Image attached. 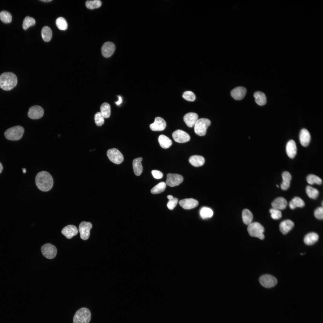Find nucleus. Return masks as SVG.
<instances>
[{
  "instance_id": "58836bf2",
  "label": "nucleus",
  "mask_w": 323,
  "mask_h": 323,
  "mask_svg": "<svg viewBox=\"0 0 323 323\" xmlns=\"http://www.w3.org/2000/svg\"><path fill=\"white\" fill-rule=\"evenodd\" d=\"M12 16L9 12L2 11L0 12V19L3 22L9 23L12 21Z\"/></svg>"
},
{
  "instance_id": "4be33fe9",
  "label": "nucleus",
  "mask_w": 323,
  "mask_h": 323,
  "mask_svg": "<svg viewBox=\"0 0 323 323\" xmlns=\"http://www.w3.org/2000/svg\"><path fill=\"white\" fill-rule=\"evenodd\" d=\"M297 150L295 141L292 140L289 141L286 146V151L289 157L291 159L294 158L296 154Z\"/></svg>"
},
{
  "instance_id": "7c9ffc66",
  "label": "nucleus",
  "mask_w": 323,
  "mask_h": 323,
  "mask_svg": "<svg viewBox=\"0 0 323 323\" xmlns=\"http://www.w3.org/2000/svg\"><path fill=\"white\" fill-rule=\"evenodd\" d=\"M305 205L304 201L298 197H295L290 202L289 206L290 208L293 209L296 207L302 208Z\"/></svg>"
},
{
  "instance_id": "4468645a",
  "label": "nucleus",
  "mask_w": 323,
  "mask_h": 323,
  "mask_svg": "<svg viewBox=\"0 0 323 323\" xmlns=\"http://www.w3.org/2000/svg\"><path fill=\"white\" fill-rule=\"evenodd\" d=\"M115 49V45L114 43L109 41L106 42L103 44L101 48L102 54L105 57H109L113 54Z\"/></svg>"
},
{
  "instance_id": "ea45409f",
  "label": "nucleus",
  "mask_w": 323,
  "mask_h": 323,
  "mask_svg": "<svg viewBox=\"0 0 323 323\" xmlns=\"http://www.w3.org/2000/svg\"><path fill=\"white\" fill-rule=\"evenodd\" d=\"M35 20L33 18L26 16L24 19L22 24V28L25 30H26L29 27L34 25Z\"/></svg>"
},
{
  "instance_id": "bb28decb",
  "label": "nucleus",
  "mask_w": 323,
  "mask_h": 323,
  "mask_svg": "<svg viewBox=\"0 0 323 323\" xmlns=\"http://www.w3.org/2000/svg\"><path fill=\"white\" fill-rule=\"evenodd\" d=\"M319 239V236L314 232H310L307 234L304 238V243L307 245H313Z\"/></svg>"
},
{
  "instance_id": "39448f33",
  "label": "nucleus",
  "mask_w": 323,
  "mask_h": 323,
  "mask_svg": "<svg viewBox=\"0 0 323 323\" xmlns=\"http://www.w3.org/2000/svg\"><path fill=\"white\" fill-rule=\"evenodd\" d=\"M247 231L249 235L252 237H258L260 240H263L264 238L263 234L264 228L258 222H254L251 223L248 226Z\"/></svg>"
},
{
  "instance_id": "09e8293b",
  "label": "nucleus",
  "mask_w": 323,
  "mask_h": 323,
  "mask_svg": "<svg viewBox=\"0 0 323 323\" xmlns=\"http://www.w3.org/2000/svg\"><path fill=\"white\" fill-rule=\"evenodd\" d=\"M118 101L115 102L116 104L117 105H120L122 102V99L121 97L120 96H118Z\"/></svg>"
},
{
  "instance_id": "412c9836",
  "label": "nucleus",
  "mask_w": 323,
  "mask_h": 323,
  "mask_svg": "<svg viewBox=\"0 0 323 323\" xmlns=\"http://www.w3.org/2000/svg\"><path fill=\"white\" fill-rule=\"evenodd\" d=\"M287 202L286 200L282 197H279L275 199L271 203L273 208L279 210L285 209L287 206Z\"/></svg>"
},
{
  "instance_id": "cd10ccee",
  "label": "nucleus",
  "mask_w": 323,
  "mask_h": 323,
  "mask_svg": "<svg viewBox=\"0 0 323 323\" xmlns=\"http://www.w3.org/2000/svg\"><path fill=\"white\" fill-rule=\"evenodd\" d=\"M158 140L160 146L164 149L169 148L172 144L171 140L164 135H160L158 137Z\"/></svg>"
},
{
  "instance_id": "20e7f679",
  "label": "nucleus",
  "mask_w": 323,
  "mask_h": 323,
  "mask_svg": "<svg viewBox=\"0 0 323 323\" xmlns=\"http://www.w3.org/2000/svg\"><path fill=\"white\" fill-rule=\"evenodd\" d=\"M24 131V129L22 127L16 126L7 129L4 133V135L8 140H18L22 137Z\"/></svg>"
},
{
  "instance_id": "72a5a7b5",
  "label": "nucleus",
  "mask_w": 323,
  "mask_h": 323,
  "mask_svg": "<svg viewBox=\"0 0 323 323\" xmlns=\"http://www.w3.org/2000/svg\"><path fill=\"white\" fill-rule=\"evenodd\" d=\"M166 186V183L164 182H161L154 187L151 189V192L153 194L160 193L164 191Z\"/></svg>"
},
{
  "instance_id": "f257e3e1",
  "label": "nucleus",
  "mask_w": 323,
  "mask_h": 323,
  "mask_svg": "<svg viewBox=\"0 0 323 323\" xmlns=\"http://www.w3.org/2000/svg\"><path fill=\"white\" fill-rule=\"evenodd\" d=\"M35 182L39 189L43 191H49L53 185V180L51 176L48 172L44 171L37 174Z\"/></svg>"
},
{
  "instance_id": "c756f323",
  "label": "nucleus",
  "mask_w": 323,
  "mask_h": 323,
  "mask_svg": "<svg viewBox=\"0 0 323 323\" xmlns=\"http://www.w3.org/2000/svg\"><path fill=\"white\" fill-rule=\"evenodd\" d=\"M242 218L243 223L245 225H249L252 223L253 218V214L249 210L245 209L242 212Z\"/></svg>"
},
{
  "instance_id": "423d86ee",
  "label": "nucleus",
  "mask_w": 323,
  "mask_h": 323,
  "mask_svg": "<svg viewBox=\"0 0 323 323\" xmlns=\"http://www.w3.org/2000/svg\"><path fill=\"white\" fill-rule=\"evenodd\" d=\"M211 124V121L207 118H202L198 119L194 126L195 133L200 136L205 135L207 128Z\"/></svg>"
},
{
  "instance_id": "a211bd4d",
  "label": "nucleus",
  "mask_w": 323,
  "mask_h": 323,
  "mask_svg": "<svg viewBox=\"0 0 323 323\" xmlns=\"http://www.w3.org/2000/svg\"><path fill=\"white\" fill-rule=\"evenodd\" d=\"M78 230L76 226L73 225H68L65 227L61 231L62 234L67 239H70L78 233Z\"/></svg>"
},
{
  "instance_id": "473e14b6",
  "label": "nucleus",
  "mask_w": 323,
  "mask_h": 323,
  "mask_svg": "<svg viewBox=\"0 0 323 323\" xmlns=\"http://www.w3.org/2000/svg\"><path fill=\"white\" fill-rule=\"evenodd\" d=\"M100 112L104 118H109L110 115V106L106 103H103L100 107Z\"/></svg>"
},
{
  "instance_id": "4c0bfd02",
  "label": "nucleus",
  "mask_w": 323,
  "mask_h": 323,
  "mask_svg": "<svg viewBox=\"0 0 323 323\" xmlns=\"http://www.w3.org/2000/svg\"><path fill=\"white\" fill-rule=\"evenodd\" d=\"M306 179L308 183L310 185H313L315 183L321 185L322 183V179L314 174L309 175L307 176Z\"/></svg>"
},
{
  "instance_id": "6e6d98bb",
  "label": "nucleus",
  "mask_w": 323,
  "mask_h": 323,
  "mask_svg": "<svg viewBox=\"0 0 323 323\" xmlns=\"http://www.w3.org/2000/svg\"><path fill=\"white\" fill-rule=\"evenodd\" d=\"M322 206H323V202H322Z\"/></svg>"
},
{
  "instance_id": "9d476101",
  "label": "nucleus",
  "mask_w": 323,
  "mask_h": 323,
  "mask_svg": "<svg viewBox=\"0 0 323 323\" xmlns=\"http://www.w3.org/2000/svg\"><path fill=\"white\" fill-rule=\"evenodd\" d=\"M92 227L90 222L83 221L79 225V231L81 238L84 240H87L90 235V231Z\"/></svg>"
},
{
  "instance_id": "6ab92c4d",
  "label": "nucleus",
  "mask_w": 323,
  "mask_h": 323,
  "mask_svg": "<svg viewBox=\"0 0 323 323\" xmlns=\"http://www.w3.org/2000/svg\"><path fill=\"white\" fill-rule=\"evenodd\" d=\"M246 88L238 86L233 89L231 92L232 97L236 100H241L245 97L246 93Z\"/></svg>"
},
{
  "instance_id": "a19ab883",
  "label": "nucleus",
  "mask_w": 323,
  "mask_h": 323,
  "mask_svg": "<svg viewBox=\"0 0 323 323\" xmlns=\"http://www.w3.org/2000/svg\"><path fill=\"white\" fill-rule=\"evenodd\" d=\"M56 24L57 27L60 30H65L68 27L66 20L62 17H59L56 19Z\"/></svg>"
},
{
  "instance_id": "ddd939ff",
  "label": "nucleus",
  "mask_w": 323,
  "mask_h": 323,
  "mask_svg": "<svg viewBox=\"0 0 323 323\" xmlns=\"http://www.w3.org/2000/svg\"><path fill=\"white\" fill-rule=\"evenodd\" d=\"M44 111L41 106L35 105L31 107L28 113V117L33 119H37L42 117Z\"/></svg>"
},
{
  "instance_id": "a18cd8bd",
  "label": "nucleus",
  "mask_w": 323,
  "mask_h": 323,
  "mask_svg": "<svg viewBox=\"0 0 323 323\" xmlns=\"http://www.w3.org/2000/svg\"><path fill=\"white\" fill-rule=\"evenodd\" d=\"M178 201V199L175 197H173L169 200L167 204V206L169 209L173 210L177 205Z\"/></svg>"
},
{
  "instance_id": "de8ad7c7",
  "label": "nucleus",
  "mask_w": 323,
  "mask_h": 323,
  "mask_svg": "<svg viewBox=\"0 0 323 323\" xmlns=\"http://www.w3.org/2000/svg\"><path fill=\"white\" fill-rule=\"evenodd\" d=\"M151 173L153 177L156 179H160L163 176L162 173L159 170H153L151 171Z\"/></svg>"
},
{
  "instance_id": "5fc2aeb1",
  "label": "nucleus",
  "mask_w": 323,
  "mask_h": 323,
  "mask_svg": "<svg viewBox=\"0 0 323 323\" xmlns=\"http://www.w3.org/2000/svg\"><path fill=\"white\" fill-rule=\"evenodd\" d=\"M276 186L278 187H279L278 186V185H276Z\"/></svg>"
},
{
  "instance_id": "9b49d317",
  "label": "nucleus",
  "mask_w": 323,
  "mask_h": 323,
  "mask_svg": "<svg viewBox=\"0 0 323 323\" xmlns=\"http://www.w3.org/2000/svg\"><path fill=\"white\" fill-rule=\"evenodd\" d=\"M183 180V176L179 174L168 173L167 175L166 183L169 186L173 187L179 185Z\"/></svg>"
},
{
  "instance_id": "f704fd0d",
  "label": "nucleus",
  "mask_w": 323,
  "mask_h": 323,
  "mask_svg": "<svg viewBox=\"0 0 323 323\" xmlns=\"http://www.w3.org/2000/svg\"><path fill=\"white\" fill-rule=\"evenodd\" d=\"M306 191L307 194L310 198L315 199L317 198L319 195L318 190L311 186H307Z\"/></svg>"
},
{
  "instance_id": "c85d7f7f",
  "label": "nucleus",
  "mask_w": 323,
  "mask_h": 323,
  "mask_svg": "<svg viewBox=\"0 0 323 323\" xmlns=\"http://www.w3.org/2000/svg\"><path fill=\"white\" fill-rule=\"evenodd\" d=\"M254 97L256 103L259 105L263 106L266 102V98L265 94L261 92L258 91L255 93Z\"/></svg>"
},
{
  "instance_id": "c9c22d12",
  "label": "nucleus",
  "mask_w": 323,
  "mask_h": 323,
  "mask_svg": "<svg viewBox=\"0 0 323 323\" xmlns=\"http://www.w3.org/2000/svg\"><path fill=\"white\" fill-rule=\"evenodd\" d=\"M85 4L87 8L92 10L100 7L102 2L100 0H88L86 1Z\"/></svg>"
},
{
  "instance_id": "aec40b11",
  "label": "nucleus",
  "mask_w": 323,
  "mask_h": 323,
  "mask_svg": "<svg viewBox=\"0 0 323 323\" xmlns=\"http://www.w3.org/2000/svg\"><path fill=\"white\" fill-rule=\"evenodd\" d=\"M299 138L301 145L306 147L308 145L310 140V133L306 129H303L300 131Z\"/></svg>"
},
{
  "instance_id": "a878e982",
  "label": "nucleus",
  "mask_w": 323,
  "mask_h": 323,
  "mask_svg": "<svg viewBox=\"0 0 323 323\" xmlns=\"http://www.w3.org/2000/svg\"><path fill=\"white\" fill-rule=\"evenodd\" d=\"M142 157L134 159L132 162L133 168L135 174L137 176H140L143 171V167L141 163Z\"/></svg>"
},
{
  "instance_id": "603ef678",
  "label": "nucleus",
  "mask_w": 323,
  "mask_h": 323,
  "mask_svg": "<svg viewBox=\"0 0 323 323\" xmlns=\"http://www.w3.org/2000/svg\"><path fill=\"white\" fill-rule=\"evenodd\" d=\"M167 197L169 200H170L173 197L171 195H168L167 196Z\"/></svg>"
},
{
  "instance_id": "dca6fc26",
  "label": "nucleus",
  "mask_w": 323,
  "mask_h": 323,
  "mask_svg": "<svg viewBox=\"0 0 323 323\" xmlns=\"http://www.w3.org/2000/svg\"><path fill=\"white\" fill-rule=\"evenodd\" d=\"M179 205L185 209H190L196 207L198 205L197 200L192 198H186L180 200Z\"/></svg>"
},
{
  "instance_id": "f03ea898",
  "label": "nucleus",
  "mask_w": 323,
  "mask_h": 323,
  "mask_svg": "<svg viewBox=\"0 0 323 323\" xmlns=\"http://www.w3.org/2000/svg\"><path fill=\"white\" fill-rule=\"evenodd\" d=\"M17 83L16 75L11 72H6L0 75V87L5 91H9L15 87Z\"/></svg>"
},
{
  "instance_id": "1a4fd4ad",
  "label": "nucleus",
  "mask_w": 323,
  "mask_h": 323,
  "mask_svg": "<svg viewBox=\"0 0 323 323\" xmlns=\"http://www.w3.org/2000/svg\"><path fill=\"white\" fill-rule=\"evenodd\" d=\"M259 281L263 287L266 288L272 287L277 283V279L275 277L268 274L261 276L259 279Z\"/></svg>"
},
{
  "instance_id": "79ce46f5",
  "label": "nucleus",
  "mask_w": 323,
  "mask_h": 323,
  "mask_svg": "<svg viewBox=\"0 0 323 323\" xmlns=\"http://www.w3.org/2000/svg\"><path fill=\"white\" fill-rule=\"evenodd\" d=\"M182 97L185 100L189 101H193L196 98L194 94L191 91H187L184 92Z\"/></svg>"
},
{
  "instance_id": "864d4df0",
  "label": "nucleus",
  "mask_w": 323,
  "mask_h": 323,
  "mask_svg": "<svg viewBox=\"0 0 323 323\" xmlns=\"http://www.w3.org/2000/svg\"><path fill=\"white\" fill-rule=\"evenodd\" d=\"M22 172H23V173H26V169L25 168H22Z\"/></svg>"
},
{
  "instance_id": "f8f14e48",
  "label": "nucleus",
  "mask_w": 323,
  "mask_h": 323,
  "mask_svg": "<svg viewBox=\"0 0 323 323\" xmlns=\"http://www.w3.org/2000/svg\"><path fill=\"white\" fill-rule=\"evenodd\" d=\"M172 136L174 140L179 143H184L189 141L190 139L189 135L185 131L177 129L172 133Z\"/></svg>"
},
{
  "instance_id": "2eb2a0df",
  "label": "nucleus",
  "mask_w": 323,
  "mask_h": 323,
  "mask_svg": "<svg viewBox=\"0 0 323 323\" xmlns=\"http://www.w3.org/2000/svg\"><path fill=\"white\" fill-rule=\"evenodd\" d=\"M166 123L164 120L160 117H156L153 123L150 125V129L153 131H162L166 128Z\"/></svg>"
},
{
  "instance_id": "49530a36",
  "label": "nucleus",
  "mask_w": 323,
  "mask_h": 323,
  "mask_svg": "<svg viewBox=\"0 0 323 323\" xmlns=\"http://www.w3.org/2000/svg\"><path fill=\"white\" fill-rule=\"evenodd\" d=\"M314 215L316 218L322 220L323 218V207H319L317 208L314 211Z\"/></svg>"
},
{
  "instance_id": "e433bc0d",
  "label": "nucleus",
  "mask_w": 323,
  "mask_h": 323,
  "mask_svg": "<svg viewBox=\"0 0 323 323\" xmlns=\"http://www.w3.org/2000/svg\"><path fill=\"white\" fill-rule=\"evenodd\" d=\"M213 214V211L211 208L207 207H203L200 211V216L203 219L211 217Z\"/></svg>"
},
{
  "instance_id": "7ed1b4c3",
  "label": "nucleus",
  "mask_w": 323,
  "mask_h": 323,
  "mask_svg": "<svg viewBox=\"0 0 323 323\" xmlns=\"http://www.w3.org/2000/svg\"><path fill=\"white\" fill-rule=\"evenodd\" d=\"M91 319L89 310L86 307H82L75 313L73 319V323H89Z\"/></svg>"
},
{
  "instance_id": "f3484780",
  "label": "nucleus",
  "mask_w": 323,
  "mask_h": 323,
  "mask_svg": "<svg viewBox=\"0 0 323 323\" xmlns=\"http://www.w3.org/2000/svg\"><path fill=\"white\" fill-rule=\"evenodd\" d=\"M198 116L195 112H190L185 115L183 117L184 122L189 127H192L194 126L198 119Z\"/></svg>"
},
{
  "instance_id": "2f4dec72",
  "label": "nucleus",
  "mask_w": 323,
  "mask_h": 323,
  "mask_svg": "<svg viewBox=\"0 0 323 323\" xmlns=\"http://www.w3.org/2000/svg\"><path fill=\"white\" fill-rule=\"evenodd\" d=\"M41 34L44 41L48 42L51 40L52 33L51 29L49 27L45 26L42 28Z\"/></svg>"
},
{
  "instance_id": "0eeeda50",
  "label": "nucleus",
  "mask_w": 323,
  "mask_h": 323,
  "mask_svg": "<svg viewBox=\"0 0 323 323\" xmlns=\"http://www.w3.org/2000/svg\"><path fill=\"white\" fill-rule=\"evenodd\" d=\"M107 154L110 161L115 164H119L122 163L124 160V157L122 153L116 148L108 150Z\"/></svg>"
},
{
  "instance_id": "3c124183",
  "label": "nucleus",
  "mask_w": 323,
  "mask_h": 323,
  "mask_svg": "<svg viewBox=\"0 0 323 323\" xmlns=\"http://www.w3.org/2000/svg\"><path fill=\"white\" fill-rule=\"evenodd\" d=\"M40 1L45 2H49L52 1V0H41Z\"/></svg>"
},
{
  "instance_id": "393cba45",
  "label": "nucleus",
  "mask_w": 323,
  "mask_h": 323,
  "mask_svg": "<svg viewBox=\"0 0 323 323\" xmlns=\"http://www.w3.org/2000/svg\"><path fill=\"white\" fill-rule=\"evenodd\" d=\"M283 181L281 185V189L283 190H287L290 187L292 177L290 173L285 171L282 175Z\"/></svg>"
},
{
  "instance_id": "c03bdc74",
  "label": "nucleus",
  "mask_w": 323,
  "mask_h": 323,
  "mask_svg": "<svg viewBox=\"0 0 323 323\" xmlns=\"http://www.w3.org/2000/svg\"><path fill=\"white\" fill-rule=\"evenodd\" d=\"M269 212L272 218L273 219H279L282 217V213L280 210L273 208L270 209Z\"/></svg>"
},
{
  "instance_id": "8fccbe9b",
  "label": "nucleus",
  "mask_w": 323,
  "mask_h": 323,
  "mask_svg": "<svg viewBox=\"0 0 323 323\" xmlns=\"http://www.w3.org/2000/svg\"><path fill=\"white\" fill-rule=\"evenodd\" d=\"M3 170V166L2 164L0 162V173L2 172Z\"/></svg>"
},
{
  "instance_id": "b1692460",
  "label": "nucleus",
  "mask_w": 323,
  "mask_h": 323,
  "mask_svg": "<svg viewBox=\"0 0 323 323\" xmlns=\"http://www.w3.org/2000/svg\"><path fill=\"white\" fill-rule=\"evenodd\" d=\"M189 163L195 167L203 165L205 162V159L202 156L195 155L191 156L189 159Z\"/></svg>"
},
{
  "instance_id": "6e6552de",
  "label": "nucleus",
  "mask_w": 323,
  "mask_h": 323,
  "mask_svg": "<svg viewBox=\"0 0 323 323\" xmlns=\"http://www.w3.org/2000/svg\"><path fill=\"white\" fill-rule=\"evenodd\" d=\"M42 255L48 259L54 258L57 254L56 247L50 243H46L42 246L41 249Z\"/></svg>"
},
{
  "instance_id": "5701e85b",
  "label": "nucleus",
  "mask_w": 323,
  "mask_h": 323,
  "mask_svg": "<svg viewBox=\"0 0 323 323\" xmlns=\"http://www.w3.org/2000/svg\"><path fill=\"white\" fill-rule=\"evenodd\" d=\"M294 225V223L291 220H284L280 223V229L283 234H286L291 230Z\"/></svg>"
},
{
  "instance_id": "37998d69",
  "label": "nucleus",
  "mask_w": 323,
  "mask_h": 323,
  "mask_svg": "<svg viewBox=\"0 0 323 323\" xmlns=\"http://www.w3.org/2000/svg\"><path fill=\"white\" fill-rule=\"evenodd\" d=\"M95 121L97 125L100 126L104 123V118L100 112H97L95 116Z\"/></svg>"
}]
</instances>
